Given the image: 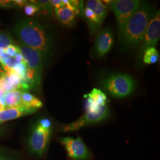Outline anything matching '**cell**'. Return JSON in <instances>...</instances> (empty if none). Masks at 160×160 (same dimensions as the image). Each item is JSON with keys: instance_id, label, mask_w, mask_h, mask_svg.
<instances>
[{"instance_id": "6da1fadb", "label": "cell", "mask_w": 160, "mask_h": 160, "mask_svg": "<svg viewBox=\"0 0 160 160\" xmlns=\"http://www.w3.org/2000/svg\"><path fill=\"white\" fill-rule=\"evenodd\" d=\"M14 32L19 43L39 52L44 58L51 51V33L46 26L38 21L23 19L15 26Z\"/></svg>"}, {"instance_id": "7a4b0ae2", "label": "cell", "mask_w": 160, "mask_h": 160, "mask_svg": "<svg viewBox=\"0 0 160 160\" xmlns=\"http://www.w3.org/2000/svg\"><path fill=\"white\" fill-rule=\"evenodd\" d=\"M152 6L147 1L141 2V5L123 29L118 33L119 39L128 48H136L140 45L149 22L154 13Z\"/></svg>"}, {"instance_id": "3957f363", "label": "cell", "mask_w": 160, "mask_h": 160, "mask_svg": "<svg viewBox=\"0 0 160 160\" xmlns=\"http://www.w3.org/2000/svg\"><path fill=\"white\" fill-rule=\"evenodd\" d=\"M102 87L111 96L122 98L129 96L134 92L136 82L130 75L119 73L105 78L102 82Z\"/></svg>"}, {"instance_id": "277c9868", "label": "cell", "mask_w": 160, "mask_h": 160, "mask_svg": "<svg viewBox=\"0 0 160 160\" xmlns=\"http://www.w3.org/2000/svg\"><path fill=\"white\" fill-rule=\"evenodd\" d=\"M52 127L43 126L38 122L29 135L28 147L30 151L38 157L44 156L48 150L51 140Z\"/></svg>"}, {"instance_id": "5b68a950", "label": "cell", "mask_w": 160, "mask_h": 160, "mask_svg": "<svg viewBox=\"0 0 160 160\" xmlns=\"http://www.w3.org/2000/svg\"><path fill=\"white\" fill-rule=\"evenodd\" d=\"M85 113L79 119L63 126L62 131L72 132L106 119L110 114L109 106H101L95 110H85Z\"/></svg>"}, {"instance_id": "8992f818", "label": "cell", "mask_w": 160, "mask_h": 160, "mask_svg": "<svg viewBox=\"0 0 160 160\" xmlns=\"http://www.w3.org/2000/svg\"><path fill=\"white\" fill-rule=\"evenodd\" d=\"M59 141L65 150L68 160H93L92 152L80 137L61 138Z\"/></svg>"}, {"instance_id": "52a82bcc", "label": "cell", "mask_w": 160, "mask_h": 160, "mask_svg": "<svg viewBox=\"0 0 160 160\" xmlns=\"http://www.w3.org/2000/svg\"><path fill=\"white\" fill-rule=\"evenodd\" d=\"M139 0H115L112 1L109 7L113 12L118 25L119 33L127 21L137 10L141 4Z\"/></svg>"}, {"instance_id": "ba28073f", "label": "cell", "mask_w": 160, "mask_h": 160, "mask_svg": "<svg viewBox=\"0 0 160 160\" xmlns=\"http://www.w3.org/2000/svg\"><path fill=\"white\" fill-rule=\"evenodd\" d=\"M160 38V10L155 12L151 17L141 43V55L149 48H155Z\"/></svg>"}, {"instance_id": "9c48e42d", "label": "cell", "mask_w": 160, "mask_h": 160, "mask_svg": "<svg viewBox=\"0 0 160 160\" xmlns=\"http://www.w3.org/2000/svg\"><path fill=\"white\" fill-rule=\"evenodd\" d=\"M18 47L28 68L33 71L40 82L44 58L39 52L18 43Z\"/></svg>"}, {"instance_id": "30bf717a", "label": "cell", "mask_w": 160, "mask_h": 160, "mask_svg": "<svg viewBox=\"0 0 160 160\" xmlns=\"http://www.w3.org/2000/svg\"><path fill=\"white\" fill-rule=\"evenodd\" d=\"M114 38L112 30L108 28L101 30L95 42V52L98 57H103L109 52L113 45Z\"/></svg>"}, {"instance_id": "8fae6325", "label": "cell", "mask_w": 160, "mask_h": 160, "mask_svg": "<svg viewBox=\"0 0 160 160\" xmlns=\"http://www.w3.org/2000/svg\"><path fill=\"white\" fill-rule=\"evenodd\" d=\"M36 111L27 109L23 106L12 107L0 111V125L9 120L16 119L23 116L32 114Z\"/></svg>"}, {"instance_id": "7c38bea8", "label": "cell", "mask_w": 160, "mask_h": 160, "mask_svg": "<svg viewBox=\"0 0 160 160\" xmlns=\"http://www.w3.org/2000/svg\"><path fill=\"white\" fill-rule=\"evenodd\" d=\"M55 15L58 21L67 27H71L75 22L76 14L68 7L64 6L55 9Z\"/></svg>"}, {"instance_id": "4fadbf2b", "label": "cell", "mask_w": 160, "mask_h": 160, "mask_svg": "<svg viewBox=\"0 0 160 160\" xmlns=\"http://www.w3.org/2000/svg\"><path fill=\"white\" fill-rule=\"evenodd\" d=\"M86 7L91 9L95 13L100 22L103 23L107 16L109 7L100 0H88L86 2Z\"/></svg>"}, {"instance_id": "5bb4252c", "label": "cell", "mask_w": 160, "mask_h": 160, "mask_svg": "<svg viewBox=\"0 0 160 160\" xmlns=\"http://www.w3.org/2000/svg\"><path fill=\"white\" fill-rule=\"evenodd\" d=\"M22 105L27 109L37 111L43 106V103L39 99L30 92H22Z\"/></svg>"}, {"instance_id": "9a60e30c", "label": "cell", "mask_w": 160, "mask_h": 160, "mask_svg": "<svg viewBox=\"0 0 160 160\" xmlns=\"http://www.w3.org/2000/svg\"><path fill=\"white\" fill-rule=\"evenodd\" d=\"M22 92L18 90L6 92L4 95L6 108L23 106L22 105Z\"/></svg>"}, {"instance_id": "2e32d148", "label": "cell", "mask_w": 160, "mask_h": 160, "mask_svg": "<svg viewBox=\"0 0 160 160\" xmlns=\"http://www.w3.org/2000/svg\"><path fill=\"white\" fill-rule=\"evenodd\" d=\"M83 12L84 16L87 19V22L88 24L91 33L92 34L96 33L102 26V23L100 22L95 13L89 8L85 7Z\"/></svg>"}, {"instance_id": "e0dca14e", "label": "cell", "mask_w": 160, "mask_h": 160, "mask_svg": "<svg viewBox=\"0 0 160 160\" xmlns=\"http://www.w3.org/2000/svg\"><path fill=\"white\" fill-rule=\"evenodd\" d=\"M87 96L98 106H105L108 103V100L106 94L99 89L93 88Z\"/></svg>"}, {"instance_id": "ac0fdd59", "label": "cell", "mask_w": 160, "mask_h": 160, "mask_svg": "<svg viewBox=\"0 0 160 160\" xmlns=\"http://www.w3.org/2000/svg\"><path fill=\"white\" fill-rule=\"evenodd\" d=\"M159 53L155 48H149L143 52V61L145 64H153L159 61Z\"/></svg>"}, {"instance_id": "d6986e66", "label": "cell", "mask_w": 160, "mask_h": 160, "mask_svg": "<svg viewBox=\"0 0 160 160\" xmlns=\"http://www.w3.org/2000/svg\"><path fill=\"white\" fill-rule=\"evenodd\" d=\"M14 43L12 36L5 33H0V48L6 49L7 46Z\"/></svg>"}, {"instance_id": "ffe728a7", "label": "cell", "mask_w": 160, "mask_h": 160, "mask_svg": "<svg viewBox=\"0 0 160 160\" xmlns=\"http://www.w3.org/2000/svg\"><path fill=\"white\" fill-rule=\"evenodd\" d=\"M25 13L29 16H33L38 12H39V8L33 4H27L24 7Z\"/></svg>"}, {"instance_id": "44dd1931", "label": "cell", "mask_w": 160, "mask_h": 160, "mask_svg": "<svg viewBox=\"0 0 160 160\" xmlns=\"http://www.w3.org/2000/svg\"><path fill=\"white\" fill-rule=\"evenodd\" d=\"M32 4H35L38 6L39 9H42L44 10H49L52 8L50 4V1L49 0H39V1H30Z\"/></svg>"}, {"instance_id": "7402d4cb", "label": "cell", "mask_w": 160, "mask_h": 160, "mask_svg": "<svg viewBox=\"0 0 160 160\" xmlns=\"http://www.w3.org/2000/svg\"><path fill=\"white\" fill-rule=\"evenodd\" d=\"M6 54L10 58H14L15 55L17 53H20V49L16 45H11L7 46L6 49H4Z\"/></svg>"}, {"instance_id": "603a6c76", "label": "cell", "mask_w": 160, "mask_h": 160, "mask_svg": "<svg viewBox=\"0 0 160 160\" xmlns=\"http://www.w3.org/2000/svg\"><path fill=\"white\" fill-rule=\"evenodd\" d=\"M50 4L52 7H54L55 9H58L65 6L62 0H51Z\"/></svg>"}, {"instance_id": "cb8c5ba5", "label": "cell", "mask_w": 160, "mask_h": 160, "mask_svg": "<svg viewBox=\"0 0 160 160\" xmlns=\"http://www.w3.org/2000/svg\"><path fill=\"white\" fill-rule=\"evenodd\" d=\"M12 4L15 6H17L18 7H23L27 4V1L24 0H13Z\"/></svg>"}, {"instance_id": "d4e9b609", "label": "cell", "mask_w": 160, "mask_h": 160, "mask_svg": "<svg viewBox=\"0 0 160 160\" xmlns=\"http://www.w3.org/2000/svg\"><path fill=\"white\" fill-rule=\"evenodd\" d=\"M14 59L17 63H22V62H25L24 59H23V56L21 54V53H17V54L14 57Z\"/></svg>"}, {"instance_id": "484cf974", "label": "cell", "mask_w": 160, "mask_h": 160, "mask_svg": "<svg viewBox=\"0 0 160 160\" xmlns=\"http://www.w3.org/2000/svg\"><path fill=\"white\" fill-rule=\"evenodd\" d=\"M12 4V1H4L0 0V7L6 8L7 7H10V5Z\"/></svg>"}, {"instance_id": "4316f807", "label": "cell", "mask_w": 160, "mask_h": 160, "mask_svg": "<svg viewBox=\"0 0 160 160\" xmlns=\"http://www.w3.org/2000/svg\"><path fill=\"white\" fill-rule=\"evenodd\" d=\"M9 57L6 54V52L4 49L3 48H0V58H7Z\"/></svg>"}, {"instance_id": "83f0119b", "label": "cell", "mask_w": 160, "mask_h": 160, "mask_svg": "<svg viewBox=\"0 0 160 160\" xmlns=\"http://www.w3.org/2000/svg\"><path fill=\"white\" fill-rule=\"evenodd\" d=\"M6 92L4 91V90L0 86V96H3L4 95Z\"/></svg>"}, {"instance_id": "f1b7e54d", "label": "cell", "mask_w": 160, "mask_h": 160, "mask_svg": "<svg viewBox=\"0 0 160 160\" xmlns=\"http://www.w3.org/2000/svg\"><path fill=\"white\" fill-rule=\"evenodd\" d=\"M0 160H12V159H10V158H8L4 156H2V155H1L0 154Z\"/></svg>"}, {"instance_id": "f546056e", "label": "cell", "mask_w": 160, "mask_h": 160, "mask_svg": "<svg viewBox=\"0 0 160 160\" xmlns=\"http://www.w3.org/2000/svg\"><path fill=\"white\" fill-rule=\"evenodd\" d=\"M5 109V108L4 107V106L0 102V111H1V110H2L3 109Z\"/></svg>"}, {"instance_id": "4dcf8cb0", "label": "cell", "mask_w": 160, "mask_h": 160, "mask_svg": "<svg viewBox=\"0 0 160 160\" xmlns=\"http://www.w3.org/2000/svg\"></svg>"}]
</instances>
